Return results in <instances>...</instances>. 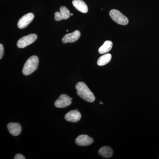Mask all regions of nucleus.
<instances>
[{
  "mask_svg": "<svg viewBox=\"0 0 159 159\" xmlns=\"http://www.w3.org/2000/svg\"><path fill=\"white\" fill-rule=\"evenodd\" d=\"M72 4L77 10L82 13H86L88 11V7L82 0H73Z\"/></svg>",
  "mask_w": 159,
  "mask_h": 159,
  "instance_id": "nucleus-12",
  "label": "nucleus"
},
{
  "mask_svg": "<svg viewBox=\"0 0 159 159\" xmlns=\"http://www.w3.org/2000/svg\"><path fill=\"white\" fill-rule=\"evenodd\" d=\"M37 39L36 34H31L20 39L17 43L18 48H24L34 42Z\"/></svg>",
  "mask_w": 159,
  "mask_h": 159,
  "instance_id": "nucleus-4",
  "label": "nucleus"
},
{
  "mask_svg": "<svg viewBox=\"0 0 159 159\" xmlns=\"http://www.w3.org/2000/svg\"><path fill=\"white\" fill-rule=\"evenodd\" d=\"M110 16L112 19L117 24L122 25H125L128 24V19L116 9H112L110 11Z\"/></svg>",
  "mask_w": 159,
  "mask_h": 159,
  "instance_id": "nucleus-3",
  "label": "nucleus"
},
{
  "mask_svg": "<svg viewBox=\"0 0 159 159\" xmlns=\"http://www.w3.org/2000/svg\"><path fill=\"white\" fill-rule=\"evenodd\" d=\"M99 103H100V104H103V103H102V102H99Z\"/></svg>",
  "mask_w": 159,
  "mask_h": 159,
  "instance_id": "nucleus-18",
  "label": "nucleus"
},
{
  "mask_svg": "<svg viewBox=\"0 0 159 159\" xmlns=\"http://www.w3.org/2000/svg\"><path fill=\"white\" fill-rule=\"evenodd\" d=\"M72 98L65 94H62L56 100L54 105L57 108H65L70 105Z\"/></svg>",
  "mask_w": 159,
  "mask_h": 159,
  "instance_id": "nucleus-5",
  "label": "nucleus"
},
{
  "mask_svg": "<svg viewBox=\"0 0 159 159\" xmlns=\"http://www.w3.org/2000/svg\"></svg>",
  "mask_w": 159,
  "mask_h": 159,
  "instance_id": "nucleus-20",
  "label": "nucleus"
},
{
  "mask_svg": "<svg viewBox=\"0 0 159 159\" xmlns=\"http://www.w3.org/2000/svg\"><path fill=\"white\" fill-rule=\"evenodd\" d=\"M7 128L10 134L14 136L19 135L21 132V126L18 123H9L7 125Z\"/></svg>",
  "mask_w": 159,
  "mask_h": 159,
  "instance_id": "nucleus-11",
  "label": "nucleus"
},
{
  "mask_svg": "<svg viewBox=\"0 0 159 159\" xmlns=\"http://www.w3.org/2000/svg\"><path fill=\"white\" fill-rule=\"evenodd\" d=\"M94 142L93 139L90 138L87 135H80L77 137L75 140V142L77 145L81 146H88L92 145Z\"/></svg>",
  "mask_w": 159,
  "mask_h": 159,
  "instance_id": "nucleus-8",
  "label": "nucleus"
},
{
  "mask_svg": "<svg viewBox=\"0 0 159 159\" xmlns=\"http://www.w3.org/2000/svg\"><path fill=\"white\" fill-rule=\"evenodd\" d=\"M113 43L111 41L109 40H107L104 42L99 49V54H104L107 53L109 51H111V49L112 48Z\"/></svg>",
  "mask_w": 159,
  "mask_h": 159,
  "instance_id": "nucleus-14",
  "label": "nucleus"
},
{
  "mask_svg": "<svg viewBox=\"0 0 159 159\" xmlns=\"http://www.w3.org/2000/svg\"><path fill=\"white\" fill-rule=\"evenodd\" d=\"M4 47L2 44H0V59L2 58L4 54Z\"/></svg>",
  "mask_w": 159,
  "mask_h": 159,
  "instance_id": "nucleus-16",
  "label": "nucleus"
},
{
  "mask_svg": "<svg viewBox=\"0 0 159 159\" xmlns=\"http://www.w3.org/2000/svg\"><path fill=\"white\" fill-rule=\"evenodd\" d=\"M112 56L110 54H106L100 56L97 61V64L99 66H103L108 64L111 61Z\"/></svg>",
  "mask_w": 159,
  "mask_h": 159,
  "instance_id": "nucleus-15",
  "label": "nucleus"
},
{
  "mask_svg": "<svg viewBox=\"0 0 159 159\" xmlns=\"http://www.w3.org/2000/svg\"><path fill=\"white\" fill-rule=\"evenodd\" d=\"M39 65L38 57L36 56H32L27 60L23 69V74L28 76L32 74L37 69Z\"/></svg>",
  "mask_w": 159,
  "mask_h": 159,
  "instance_id": "nucleus-2",
  "label": "nucleus"
},
{
  "mask_svg": "<svg viewBox=\"0 0 159 159\" xmlns=\"http://www.w3.org/2000/svg\"><path fill=\"white\" fill-rule=\"evenodd\" d=\"M70 12L66 7L62 6L60 8V12L56 11L54 14L55 20L60 21L63 20H67L70 16Z\"/></svg>",
  "mask_w": 159,
  "mask_h": 159,
  "instance_id": "nucleus-7",
  "label": "nucleus"
},
{
  "mask_svg": "<svg viewBox=\"0 0 159 159\" xmlns=\"http://www.w3.org/2000/svg\"><path fill=\"white\" fill-rule=\"evenodd\" d=\"M98 153L100 156L106 158H109L113 155V151L109 146H103L99 149Z\"/></svg>",
  "mask_w": 159,
  "mask_h": 159,
  "instance_id": "nucleus-13",
  "label": "nucleus"
},
{
  "mask_svg": "<svg viewBox=\"0 0 159 159\" xmlns=\"http://www.w3.org/2000/svg\"><path fill=\"white\" fill-rule=\"evenodd\" d=\"M34 18V14L32 13H29L24 15L20 19L17 23L19 29H23L25 28L32 21Z\"/></svg>",
  "mask_w": 159,
  "mask_h": 159,
  "instance_id": "nucleus-6",
  "label": "nucleus"
},
{
  "mask_svg": "<svg viewBox=\"0 0 159 159\" xmlns=\"http://www.w3.org/2000/svg\"><path fill=\"white\" fill-rule=\"evenodd\" d=\"M81 117V114L77 109L69 111L66 114L65 119L68 122H77L80 120Z\"/></svg>",
  "mask_w": 159,
  "mask_h": 159,
  "instance_id": "nucleus-9",
  "label": "nucleus"
},
{
  "mask_svg": "<svg viewBox=\"0 0 159 159\" xmlns=\"http://www.w3.org/2000/svg\"><path fill=\"white\" fill-rule=\"evenodd\" d=\"M77 93L79 97L87 102H92L95 100V96L84 83L79 82L76 84Z\"/></svg>",
  "mask_w": 159,
  "mask_h": 159,
  "instance_id": "nucleus-1",
  "label": "nucleus"
},
{
  "mask_svg": "<svg viewBox=\"0 0 159 159\" xmlns=\"http://www.w3.org/2000/svg\"><path fill=\"white\" fill-rule=\"evenodd\" d=\"M71 16H73V14H71Z\"/></svg>",
  "mask_w": 159,
  "mask_h": 159,
  "instance_id": "nucleus-19",
  "label": "nucleus"
},
{
  "mask_svg": "<svg viewBox=\"0 0 159 159\" xmlns=\"http://www.w3.org/2000/svg\"><path fill=\"white\" fill-rule=\"evenodd\" d=\"M14 159H25V158L21 154H17L15 156Z\"/></svg>",
  "mask_w": 159,
  "mask_h": 159,
  "instance_id": "nucleus-17",
  "label": "nucleus"
},
{
  "mask_svg": "<svg viewBox=\"0 0 159 159\" xmlns=\"http://www.w3.org/2000/svg\"><path fill=\"white\" fill-rule=\"evenodd\" d=\"M80 36V32L78 30L74 31L72 33L66 34L62 39V42L64 43H74L77 41Z\"/></svg>",
  "mask_w": 159,
  "mask_h": 159,
  "instance_id": "nucleus-10",
  "label": "nucleus"
}]
</instances>
